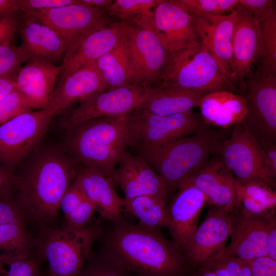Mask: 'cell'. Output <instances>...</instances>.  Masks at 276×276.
I'll return each instance as SVG.
<instances>
[{
  "mask_svg": "<svg viewBox=\"0 0 276 276\" xmlns=\"http://www.w3.org/2000/svg\"><path fill=\"white\" fill-rule=\"evenodd\" d=\"M263 150L267 168L272 177L276 178V144L259 145Z\"/></svg>",
  "mask_w": 276,
  "mask_h": 276,
  "instance_id": "cell-48",
  "label": "cell"
},
{
  "mask_svg": "<svg viewBox=\"0 0 276 276\" xmlns=\"http://www.w3.org/2000/svg\"><path fill=\"white\" fill-rule=\"evenodd\" d=\"M15 76L0 78V101L16 89Z\"/></svg>",
  "mask_w": 276,
  "mask_h": 276,
  "instance_id": "cell-50",
  "label": "cell"
},
{
  "mask_svg": "<svg viewBox=\"0 0 276 276\" xmlns=\"http://www.w3.org/2000/svg\"><path fill=\"white\" fill-rule=\"evenodd\" d=\"M125 25L128 84L151 87L159 81L169 53L153 31Z\"/></svg>",
  "mask_w": 276,
  "mask_h": 276,
  "instance_id": "cell-11",
  "label": "cell"
},
{
  "mask_svg": "<svg viewBox=\"0 0 276 276\" xmlns=\"http://www.w3.org/2000/svg\"><path fill=\"white\" fill-rule=\"evenodd\" d=\"M33 246L34 240L25 224L0 225V259L27 258L32 255Z\"/></svg>",
  "mask_w": 276,
  "mask_h": 276,
  "instance_id": "cell-33",
  "label": "cell"
},
{
  "mask_svg": "<svg viewBox=\"0 0 276 276\" xmlns=\"http://www.w3.org/2000/svg\"><path fill=\"white\" fill-rule=\"evenodd\" d=\"M118 165L112 180L123 190L124 199L146 195H158L167 198L170 189L143 158L126 151Z\"/></svg>",
  "mask_w": 276,
  "mask_h": 276,
  "instance_id": "cell-23",
  "label": "cell"
},
{
  "mask_svg": "<svg viewBox=\"0 0 276 276\" xmlns=\"http://www.w3.org/2000/svg\"><path fill=\"white\" fill-rule=\"evenodd\" d=\"M101 237L102 257L134 276H182L187 263L182 251L157 230L124 220Z\"/></svg>",
  "mask_w": 276,
  "mask_h": 276,
  "instance_id": "cell-1",
  "label": "cell"
},
{
  "mask_svg": "<svg viewBox=\"0 0 276 276\" xmlns=\"http://www.w3.org/2000/svg\"><path fill=\"white\" fill-rule=\"evenodd\" d=\"M125 29L124 22H113L84 35L72 43L64 53L61 79L94 64L119 42Z\"/></svg>",
  "mask_w": 276,
  "mask_h": 276,
  "instance_id": "cell-17",
  "label": "cell"
},
{
  "mask_svg": "<svg viewBox=\"0 0 276 276\" xmlns=\"http://www.w3.org/2000/svg\"><path fill=\"white\" fill-rule=\"evenodd\" d=\"M76 180L96 206L100 218L112 224L123 220L124 198L117 193L111 179L94 169L79 164Z\"/></svg>",
  "mask_w": 276,
  "mask_h": 276,
  "instance_id": "cell-25",
  "label": "cell"
},
{
  "mask_svg": "<svg viewBox=\"0 0 276 276\" xmlns=\"http://www.w3.org/2000/svg\"><path fill=\"white\" fill-rule=\"evenodd\" d=\"M238 2L258 21L275 11V1L272 0H238Z\"/></svg>",
  "mask_w": 276,
  "mask_h": 276,
  "instance_id": "cell-43",
  "label": "cell"
},
{
  "mask_svg": "<svg viewBox=\"0 0 276 276\" xmlns=\"http://www.w3.org/2000/svg\"><path fill=\"white\" fill-rule=\"evenodd\" d=\"M26 98L16 89L0 101V126L16 116L31 110Z\"/></svg>",
  "mask_w": 276,
  "mask_h": 276,
  "instance_id": "cell-39",
  "label": "cell"
},
{
  "mask_svg": "<svg viewBox=\"0 0 276 276\" xmlns=\"http://www.w3.org/2000/svg\"><path fill=\"white\" fill-rule=\"evenodd\" d=\"M0 276H41L36 259L32 255L25 258L0 259Z\"/></svg>",
  "mask_w": 276,
  "mask_h": 276,
  "instance_id": "cell-36",
  "label": "cell"
},
{
  "mask_svg": "<svg viewBox=\"0 0 276 276\" xmlns=\"http://www.w3.org/2000/svg\"><path fill=\"white\" fill-rule=\"evenodd\" d=\"M235 9L236 19L232 38V80L235 86L237 85L244 94L246 79L257 58L259 22L239 4Z\"/></svg>",
  "mask_w": 276,
  "mask_h": 276,
  "instance_id": "cell-20",
  "label": "cell"
},
{
  "mask_svg": "<svg viewBox=\"0 0 276 276\" xmlns=\"http://www.w3.org/2000/svg\"><path fill=\"white\" fill-rule=\"evenodd\" d=\"M19 11V0H0V19L16 15Z\"/></svg>",
  "mask_w": 276,
  "mask_h": 276,
  "instance_id": "cell-49",
  "label": "cell"
},
{
  "mask_svg": "<svg viewBox=\"0 0 276 276\" xmlns=\"http://www.w3.org/2000/svg\"><path fill=\"white\" fill-rule=\"evenodd\" d=\"M162 1L116 0L104 11L110 16L119 17L122 22L153 31L154 11Z\"/></svg>",
  "mask_w": 276,
  "mask_h": 276,
  "instance_id": "cell-30",
  "label": "cell"
},
{
  "mask_svg": "<svg viewBox=\"0 0 276 276\" xmlns=\"http://www.w3.org/2000/svg\"><path fill=\"white\" fill-rule=\"evenodd\" d=\"M17 25L16 14L0 19V45L14 39Z\"/></svg>",
  "mask_w": 276,
  "mask_h": 276,
  "instance_id": "cell-46",
  "label": "cell"
},
{
  "mask_svg": "<svg viewBox=\"0 0 276 276\" xmlns=\"http://www.w3.org/2000/svg\"><path fill=\"white\" fill-rule=\"evenodd\" d=\"M16 16V32L20 37V46L28 61L39 60L54 63L61 59L67 44L56 30L29 13L21 12Z\"/></svg>",
  "mask_w": 276,
  "mask_h": 276,
  "instance_id": "cell-16",
  "label": "cell"
},
{
  "mask_svg": "<svg viewBox=\"0 0 276 276\" xmlns=\"http://www.w3.org/2000/svg\"><path fill=\"white\" fill-rule=\"evenodd\" d=\"M27 57L19 45L15 43L14 39L0 45V78L14 76Z\"/></svg>",
  "mask_w": 276,
  "mask_h": 276,
  "instance_id": "cell-35",
  "label": "cell"
},
{
  "mask_svg": "<svg viewBox=\"0 0 276 276\" xmlns=\"http://www.w3.org/2000/svg\"><path fill=\"white\" fill-rule=\"evenodd\" d=\"M205 94L181 87L159 85L133 111L158 115L183 113L199 107L201 99Z\"/></svg>",
  "mask_w": 276,
  "mask_h": 276,
  "instance_id": "cell-28",
  "label": "cell"
},
{
  "mask_svg": "<svg viewBox=\"0 0 276 276\" xmlns=\"http://www.w3.org/2000/svg\"><path fill=\"white\" fill-rule=\"evenodd\" d=\"M159 80L162 86L181 87L205 94L236 89L201 41L169 54Z\"/></svg>",
  "mask_w": 276,
  "mask_h": 276,
  "instance_id": "cell-6",
  "label": "cell"
},
{
  "mask_svg": "<svg viewBox=\"0 0 276 276\" xmlns=\"http://www.w3.org/2000/svg\"><path fill=\"white\" fill-rule=\"evenodd\" d=\"M238 4V0H218L217 15H222L229 11L232 12Z\"/></svg>",
  "mask_w": 276,
  "mask_h": 276,
  "instance_id": "cell-51",
  "label": "cell"
},
{
  "mask_svg": "<svg viewBox=\"0 0 276 276\" xmlns=\"http://www.w3.org/2000/svg\"><path fill=\"white\" fill-rule=\"evenodd\" d=\"M96 63L109 89L128 84L125 29L117 44Z\"/></svg>",
  "mask_w": 276,
  "mask_h": 276,
  "instance_id": "cell-32",
  "label": "cell"
},
{
  "mask_svg": "<svg viewBox=\"0 0 276 276\" xmlns=\"http://www.w3.org/2000/svg\"><path fill=\"white\" fill-rule=\"evenodd\" d=\"M169 2L192 15H217L218 0H170Z\"/></svg>",
  "mask_w": 276,
  "mask_h": 276,
  "instance_id": "cell-41",
  "label": "cell"
},
{
  "mask_svg": "<svg viewBox=\"0 0 276 276\" xmlns=\"http://www.w3.org/2000/svg\"><path fill=\"white\" fill-rule=\"evenodd\" d=\"M245 85L247 113L242 124L259 145L276 144V74L259 67Z\"/></svg>",
  "mask_w": 276,
  "mask_h": 276,
  "instance_id": "cell-9",
  "label": "cell"
},
{
  "mask_svg": "<svg viewBox=\"0 0 276 276\" xmlns=\"http://www.w3.org/2000/svg\"><path fill=\"white\" fill-rule=\"evenodd\" d=\"M232 219L233 212L210 205L205 218L183 250L188 265L201 268L222 253L232 233Z\"/></svg>",
  "mask_w": 276,
  "mask_h": 276,
  "instance_id": "cell-13",
  "label": "cell"
},
{
  "mask_svg": "<svg viewBox=\"0 0 276 276\" xmlns=\"http://www.w3.org/2000/svg\"><path fill=\"white\" fill-rule=\"evenodd\" d=\"M66 224L76 228L90 224L97 212L95 205L87 198L76 178L62 197L59 204Z\"/></svg>",
  "mask_w": 276,
  "mask_h": 276,
  "instance_id": "cell-31",
  "label": "cell"
},
{
  "mask_svg": "<svg viewBox=\"0 0 276 276\" xmlns=\"http://www.w3.org/2000/svg\"><path fill=\"white\" fill-rule=\"evenodd\" d=\"M17 182V175L0 164V198L13 197Z\"/></svg>",
  "mask_w": 276,
  "mask_h": 276,
  "instance_id": "cell-44",
  "label": "cell"
},
{
  "mask_svg": "<svg viewBox=\"0 0 276 276\" xmlns=\"http://www.w3.org/2000/svg\"><path fill=\"white\" fill-rule=\"evenodd\" d=\"M200 116L207 125L223 129L241 123L247 113L244 97L229 90H219L205 94L199 106Z\"/></svg>",
  "mask_w": 276,
  "mask_h": 276,
  "instance_id": "cell-27",
  "label": "cell"
},
{
  "mask_svg": "<svg viewBox=\"0 0 276 276\" xmlns=\"http://www.w3.org/2000/svg\"><path fill=\"white\" fill-rule=\"evenodd\" d=\"M267 256L276 261V219L275 215L268 219Z\"/></svg>",
  "mask_w": 276,
  "mask_h": 276,
  "instance_id": "cell-47",
  "label": "cell"
},
{
  "mask_svg": "<svg viewBox=\"0 0 276 276\" xmlns=\"http://www.w3.org/2000/svg\"><path fill=\"white\" fill-rule=\"evenodd\" d=\"M259 67L276 74V11L259 21Z\"/></svg>",
  "mask_w": 276,
  "mask_h": 276,
  "instance_id": "cell-34",
  "label": "cell"
},
{
  "mask_svg": "<svg viewBox=\"0 0 276 276\" xmlns=\"http://www.w3.org/2000/svg\"><path fill=\"white\" fill-rule=\"evenodd\" d=\"M27 214L18 198H0V225L12 223L26 224Z\"/></svg>",
  "mask_w": 276,
  "mask_h": 276,
  "instance_id": "cell-40",
  "label": "cell"
},
{
  "mask_svg": "<svg viewBox=\"0 0 276 276\" xmlns=\"http://www.w3.org/2000/svg\"><path fill=\"white\" fill-rule=\"evenodd\" d=\"M39 228L34 246L48 262L49 276H79L103 231L99 221L81 228L65 224L59 228L45 225Z\"/></svg>",
  "mask_w": 276,
  "mask_h": 276,
  "instance_id": "cell-5",
  "label": "cell"
},
{
  "mask_svg": "<svg viewBox=\"0 0 276 276\" xmlns=\"http://www.w3.org/2000/svg\"><path fill=\"white\" fill-rule=\"evenodd\" d=\"M225 132L206 130L167 143L136 145L132 148L164 180L170 190L177 189L202 167Z\"/></svg>",
  "mask_w": 276,
  "mask_h": 276,
  "instance_id": "cell-4",
  "label": "cell"
},
{
  "mask_svg": "<svg viewBox=\"0 0 276 276\" xmlns=\"http://www.w3.org/2000/svg\"><path fill=\"white\" fill-rule=\"evenodd\" d=\"M268 225V220L241 209L233 212L230 243L217 258L231 257L251 261L267 256Z\"/></svg>",
  "mask_w": 276,
  "mask_h": 276,
  "instance_id": "cell-19",
  "label": "cell"
},
{
  "mask_svg": "<svg viewBox=\"0 0 276 276\" xmlns=\"http://www.w3.org/2000/svg\"><path fill=\"white\" fill-rule=\"evenodd\" d=\"M188 181L206 196L209 205L229 212L242 208L237 193L238 182L221 157L216 154L191 175Z\"/></svg>",
  "mask_w": 276,
  "mask_h": 276,
  "instance_id": "cell-15",
  "label": "cell"
},
{
  "mask_svg": "<svg viewBox=\"0 0 276 276\" xmlns=\"http://www.w3.org/2000/svg\"><path fill=\"white\" fill-rule=\"evenodd\" d=\"M252 276H276V261L267 256L250 261Z\"/></svg>",
  "mask_w": 276,
  "mask_h": 276,
  "instance_id": "cell-45",
  "label": "cell"
},
{
  "mask_svg": "<svg viewBox=\"0 0 276 276\" xmlns=\"http://www.w3.org/2000/svg\"><path fill=\"white\" fill-rule=\"evenodd\" d=\"M77 2V0H19L20 11L24 13L60 7Z\"/></svg>",
  "mask_w": 276,
  "mask_h": 276,
  "instance_id": "cell-42",
  "label": "cell"
},
{
  "mask_svg": "<svg viewBox=\"0 0 276 276\" xmlns=\"http://www.w3.org/2000/svg\"><path fill=\"white\" fill-rule=\"evenodd\" d=\"M167 198L158 195H146L129 199L124 198L123 209L139 220L140 225L157 230L168 227Z\"/></svg>",
  "mask_w": 276,
  "mask_h": 276,
  "instance_id": "cell-29",
  "label": "cell"
},
{
  "mask_svg": "<svg viewBox=\"0 0 276 276\" xmlns=\"http://www.w3.org/2000/svg\"><path fill=\"white\" fill-rule=\"evenodd\" d=\"M177 190L167 206V228L183 252L198 227L199 215L208 200L201 191L187 180Z\"/></svg>",
  "mask_w": 276,
  "mask_h": 276,
  "instance_id": "cell-18",
  "label": "cell"
},
{
  "mask_svg": "<svg viewBox=\"0 0 276 276\" xmlns=\"http://www.w3.org/2000/svg\"><path fill=\"white\" fill-rule=\"evenodd\" d=\"M129 147L159 145L203 131L209 128L200 114L188 111L170 115L133 111L127 116Z\"/></svg>",
  "mask_w": 276,
  "mask_h": 276,
  "instance_id": "cell-8",
  "label": "cell"
},
{
  "mask_svg": "<svg viewBox=\"0 0 276 276\" xmlns=\"http://www.w3.org/2000/svg\"><path fill=\"white\" fill-rule=\"evenodd\" d=\"M79 276H134L107 260L100 254L92 253Z\"/></svg>",
  "mask_w": 276,
  "mask_h": 276,
  "instance_id": "cell-37",
  "label": "cell"
},
{
  "mask_svg": "<svg viewBox=\"0 0 276 276\" xmlns=\"http://www.w3.org/2000/svg\"><path fill=\"white\" fill-rule=\"evenodd\" d=\"M153 27L169 54L201 41L191 15L169 1L162 0L156 7Z\"/></svg>",
  "mask_w": 276,
  "mask_h": 276,
  "instance_id": "cell-22",
  "label": "cell"
},
{
  "mask_svg": "<svg viewBox=\"0 0 276 276\" xmlns=\"http://www.w3.org/2000/svg\"><path fill=\"white\" fill-rule=\"evenodd\" d=\"M79 164L70 155L48 150L17 175L19 200L27 213L38 221L54 218L60 201L73 183Z\"/></svg>",
  "mask_w": 276,
  "mask_h": 276,
  "instance_id": "cell-2",
  "label": "cell"
},
{
  "mask_svg": "<svg viewBox=\"0 0 276 276\" xmlns=\"http://www.w3.org/2000/svg\"><path fill=\"white\" fill-rule=\"evenodd\" d=\"M237 276H252L250 261H242Z\"/></svg>",
  "mask_w": 276,
  "mask_h": 276,
  "instance_id": "cell-53",
  "label": "cell"
},
{
  "mask_svg": "<svg viewBox=\"0 0 276 276\" xmlns=\"http://www.w3.org/2000/svg\"><path fill=\"white\" fill-rule=\"evenodd\" d=\"M60 65L49 62L31 60L20 66L15 76V88L32 108L45 109L54 90Z\"/></svg>",
  "mask_w": 276,
  "mask_h": 276,
  "instance_id": "cell-26",
  "label": "cell"
},
{
  "mask_svg": "<svg viewBox=\"0 0 276 276\" xmlns=\"http://www.w3.org/2000/svg\"><path fill=\"white\" fill-rule=\"evenodd\" d=\"M229 136L216 144L213 154L219 156L241 186L264 182L275 190L276 183L267 168L263 149L255 137L240 123Z\"/></svg>",
  "mask_w": 276,
  "mask_h": 276,
  "instance_id": "cell-7",
  "label": "cell"
},
{
  "mask_svg": "<svg viewBox=\"0 0 276 276\" xmlns=\"http://www.w3.org/2000/svg\"><path fill=\"white\" fill-rule=\"evenodd\" d=\"M107 88L95 63L61 79L51 94L45 109L56 114L91 95L105 91Z\"/></svg>",
  "mask_w": 276,
  "mask_h": 276,
  "instance_id": "cell-24",
  "label": "cell"
},
{
  "mask_svg": "<svg viewBox=\"0 0 276 276\" xmlns=\"http://www.w3.org/2000/svg\"><path fill=\"white\" fill-rule=\"evenodd\" d=\"M26 13L56 30L66 40L67 48L86 33L108 25L104 10L79 0L73 4Z\"/></svg>",
  "mask_w": 276,
  "mask_h": 276,
  "instance_id": "cell-14",
  "label": "cell"
},
{
  "mask_svg": "<svg viewBox=\"0 0 276 276\" xmlns=\"http://www.w3.org/2000/svg\"><path fill=\"white\" fill-rule=\"evenodd\" d=\"M55 114L40 109L20 113L0 126V164L14 173L38 146Z\"/></svg>",
  "mask_w": 276,
  "mask_h": 276,
  "instance_id": "cell-10",
  "label": "cell"
},
{
  "mask_svg": "<svg viewBox=\"0 0 276 276\" xmlns=\"http://www.w3.org/2000/svg\"><path fill=\"white\" fill-rule=\"evenodd\" d=\"M155 87L128 84L91 95L79 102L66 121L67 130L88 120L129 115L154 91Z\"/></svg>",
  "mask_w": 276,
  "mask_h": 276,
  "instance_id": "cell-12",
  "label": "cell"
},
{
  "mask_svg": "<svg viewBox=\"0 0 276 276\" xmlns=\"http://www.w3.org/2000/svg\"><path fill=\"white\" fill-rule=\"evenodd\" d=\"M81 3L104 10L110 6L113 1L111 0H79Z\"/></svg>",
  "mask_w": 276,
  "mask_h": 276,
  "instance_id": "cell-52",
  "label": "cell"
},
{
  "mask_svg": "<svg viewBox=\"0 0 276 276\" xmlns=\"http://www.w3.org/2000/svg\"><path fill=\"white\" fill-rule=\"evenodd\" d=\"M237 193L240 201L242 198H247L275 208V190L264 182L254 181L244 186L238 183Z\"/></svg>",
  "mask_w": 276,
  "mask_h": 276,
  "instance_id": "cell-38",
  "label": "cell"
},
{
  "mask_svg": "<svg viewBox=\"0 0 276 276\" xmlns=\"http://www.w3.org/2000/svg\"><path fill=\"white\" fill-rule=\"evenodd\" d=\"M191 16L200 41L214 58L226 78L236 89L233 82L232 72L235 9L227 15Z\"/></svg>",
  "mask_w": 276,
  "mask_h": 276,
  "instance_id": "cell-21",
  "label": "cell"
},
{
  "mask_svg": "<svg viewBox=\"0 0 276 276\" xmlns=\"http://www.w3.org/2000/svg\"><path fill=\"white\" fill-rule=\"evenodd\" d=\"M127 118V116L96 118L68 129L69 155L79 164L112 180L116 166L129 147Z\"/></svg>",
  "mask_w": 276,
  "mask_h": 276,
  "instance_id": "cell-3",
  "label": "cell"
}]
</instances>
